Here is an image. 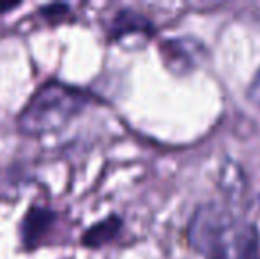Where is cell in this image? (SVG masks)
<instances>
[{"mask_svg":"<svg viewBox=\"0 0 260 259\" xmlns=\"http://www.w3.org/2000/svg\"><path fill=\"white\" fill-rule=\"evenodd\" d=\"M188 242L206 259H257L260 235L216 203L197 208L188 224Z\"/></svg>","mask_w":260,"mask_h":259,"instance_id":"cell-1","label":"cell"},{"mask_svg":"<svg viewBox=\"0 0 260 259\" xmlns=\"http://www.w3.org/2000/svg\"><path fill=\"white\" fill-rule=\"evenodd\" d=\"M90 101L92 94L89 91L57 78L48 80L21 108L18 128L30 137L58 131L82 114Z\"/></svg>","mask_w":260,"mask_h":259,"instance_id":"cell-2","label":"cell"},{"mask_svg":"<svg viewBox=\"0 0 260 259\" xmlns=\"http://www.w3.org/2000/svg\"><path fill=\"white\" fill-rule=\"evenodd\" d=\"M57 211L46 206H30L25 211L23 218L20 222V240L25 250H34L41 243V240L52 231Z\"/></svg>","mask_w":260,"mask_h":259,"instance_id":"cell-3","label":"cell"},{"mask_svg":"<svg viewBox=\"0 0 260 259\" xmlns=\"http://www.w3.org/2000/svg\"><path fill=\"white\" fill-rule=\"evenodd\" d=\"M202 48L204 46L193 39H167L161 43V55L172 71L184 73L199 64Z\"/></svg>","mask_w":260,"mask_h":259,"instance_id":"cell-4","label":"cell"},{"mask_svg":"<svg viewBox=\"0 0 260 259\" xmlns=\"http://www.w3.org/2000/svg\"><path fill=\"white\" fill-rule=\"evenodd\" d=\"M154 34V25L147 16L129 7L117 11L112 23L108 27V39L119 41L127 36H152Z\"/></svg>","mask_w":260,"mask_h":259,"instance_id":"cell-5","label":"cell"},{"mask_svg":"<svg viewBox=\"0 0 260 259\" xmlns=\"http://www.w3.org/2000/svg\"><path fill=\"white\" fill-rule=\"evenodd\" d=\"M124 220L119 215H108L103 220L96 222L83 231L80 238V245L85 249H101V247L112 243L122 231Z\"/></svg>","mask_w":260,"mask_h":259,"instance_id":"cell-6","label":"cell"},{"mask_svg":"<svg viewBox=\"0 0 260 259\" xmlns=\"http://www.w3.org/2000/svg\"><path fill=\"white\" fill-rule=\"evenodd\" d=\"M38 14L46 20L48 23L57 25L60 21L68 20V16L71 14V6L68 2H53V4H45L39 7Z\"/></svg>","mask_w":260,"mask_h":259,"instance_id":"cell-7","label":"cell"},{"mask_svg":"<svg viewBox=\"0 0 260 259\" xmlns=\"http://www.w3.org/2000/svg\"><path fill=\"white\" fill-rule=\"evenodd\" d=\"M248 98H250L251 103H255L260 107V68H258V71L255 73L253 82H251L250 89H248Z\"/></svg>","mask_w":260,"mask_h":259,"instance_id":"cell-8","label":"cell"},{"mask_svg":"<svg viewBox=\"0 0 260 259\" xmlns=\"http://www.w3.org/2000/svg\"><path fill=\"white\" fill-rule=\"evenodd\" d=\"M21 4H23L21 0H6V2L0 0V14H6V13H9V11L18 9Z\"/></svg>","mask_w":260,"mask_h":259,"instance_id":"cell-9","label":"cell"}]
</instances>
